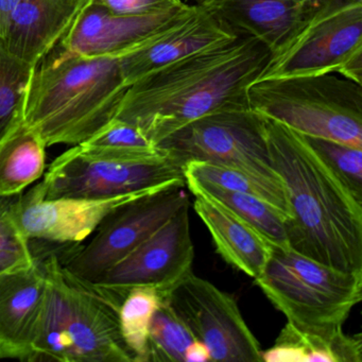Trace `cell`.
<instances>
[{
  "mask_svg": "<svg viewBox=\"0 0 362 362\" xmlns=\"http://www.w3.org/2000/svg\"><path fill=\"white\" fill-rule=\"evenodd\" d=\"M305 137L351 194L362 202V148L330 139Z\"/></svg>",
  "mask_w": 362,
  "mask_h": 362,
  "instance_id": "obj_28",
  "label": "cell"
},
{
  "mask_svg": "<svg viewBox=\"0 0 362 362\" xmlns=\"http://www.w3.org/2000/svg\"><path fill=\"white\" fill-rule=\"evenodd\" d=\"M194 209L213 239L218 254L237 270L259 277L274 245L226 205L202 192H194Z\"/></svg>",
  "mask_w": 362,
  "mask_h": 362,
  "instance_id": "obj_19",
  "label": "cell"
},
{
  "mask_svg": "<svg viewBox=\"0 0 362 362\" xmlns=\"http://www.w3.org/2000/svg\"><path fill=\"white\" fill-rule=\"evenodd\" d=\"M190 192H202L226 205L228 209L257 230L267 240L279 249H290L285 219L262 199L243 192L222 189L211 184L186 181Z\"/></svg>",
  "mask_w": 362,
  "mask_h": 362,
  "instance_id": "obj_23",
  "label": "cell"
},
{
  "mask_svg": "<svg viewBox=\"0 0 362 362\" xmlns=\"http://www.w3.org/2000/svg\"><path fill=\"white\" fill-rule=\"evenodd\" d=\"M362 59V4L311 21L258 80L341 74Z\"/></svg>",
  "mask_w": 362,
  "mask_h": 362,
  "instance_id": "obj_11",
  "label": "cell"
},
{
  "mask_svg": "<svg viewBox=\"0 0 362 362\" xmlns=\"http://www.w3.org/2000/svg\"><path fill=\"white\" fill-rule=\"evenodd\" d=\"M271 58L269 48L251 37L207 48L129 86L116 118L134 124L158 146L199 118L249 110L247 88Z\"/></svg>",
  "mask_w": 362,
  "mask_h": 362,
  "instance_id": "obj_1",
  "label": "cell"
},
{
  "mask_svg": "<svg viewBox=\"0 0 362 362\" xmlns=\"http://www.w3.org/2000/svg\"><path fill=\"white\" fill-rule=\"evenodd\" d=\"M47 146L37 131L21 120L0 141V196H18L41 179Z\"/></svg>",
  "mask_w": 362,
  "mask_h": 362,
  "instance_id": "obj_21",
  "label": "cell"
},
{
  "mask_svg": "<svg viewBox=\"0 0 362 362\" xmlns=\"http://www.w3.org/2000/svg\"><path fill=\"white\" fill-rule=\"evenodd\" d=\"M88 149L134 160H160L170 158L154 145L134 124L112 120L103 130L81 144Z\"/></svg>",
  "mask_w": 362,
  "mask_h": 362,
  "instance_id": "obj_26",
  "label": "cell"
},
{
  "mask_svg": "<svg viewBox=\"0 0 362 362\" xmlns=\"http://www.w3.org/2000/svg\"><path fill=\"white\" fill-rule=\"evenodd\" d=\"M185 185L184 164L175 158L128 160L77 145L58 156L30 192L41 199H100Z\"/></svg>",
  "mask_w": 362,
  "mask_h": 362,
  "instance_id": "obj_6",
  "label": "cell"
},
{
  "mask_svg": "<svg viewBox=\"0 0 362 362\" xmlns=\"http://www.w3.org/2000/svg\"><path fill=\"white\" fill-rule=\"evenodd\" d=\"M163 300L211 351V361L260 362L259 341L245 323L236 300L194 271Z\"/></svg>",
  "mask_w": 362,
  "mask_h": 362,
  "instance_id": "obj_9",
  "label": "cell"
},
{
  "mask_svg": "<svg viewBox=\"0 0 362 362\" xmlns=\"http://www.w3.org/2000/svg\"><path fill=\"white\" fill-rule=\"evenodd\" d=\"M211 361V351L209 347L201 342V341L194 339L189 346L187 347L184 356V362H207Z\"/></svg>",
  "mask_w": 362,
  "mask_h": 362,
  "instance_id": "obj_32",
  "label": "cell"
},
{
  "mask_svg": "<svg viewBox=\"0 0 362 362\" xmlns=\"http://www.w3.org/2000/svg\"><path fill=\"white\" fill-rule=\"evenodd\" d=\"M57 272L69 362H134L120 334L119 306L94 286L76 279L60 259Z\"/></svg>",
  "mask_w": 362,
  "mask_h": 362,
  "instance_id": "obj_12",
  "label": "cell"
},
{
  "mask_svg": "<svg viewBox=\"0 0 362 362\" xmlns=\"http://www.w3.org/2000/svg\"><path fill=\"white\" fill-rule=\"evenodd\" d=\"M86 5L88 0H23L1 40L12 54L35 66Z\"/></svg>",
  "mask_w": 362,
  "mask_h": 362,
  "instance_id": "obj_17",
  "label": "cell"
},
{
  "mask_svg": "<svg viewBox=\"0 0 362 362\" xmlns=\"http://www.w3.org/2000/svg\"><path fill=\"white\" fill-rule=\"evenodd\" d=\"M204 0L188 5L168 26L118 58L126 86L207 48L237 39Z\"/></svg>",
  "mask_w": 362,
  "mask_h": 362,
  "instance_id": "obj_13",
  "label": "cell"
},
{
  "mask_svg": "<svg viewBox=\"0 0 362 362\" xmlns=\"http://www.w3.org/2000/svg\"><path fill=\"white\" fill-rule=\"evenodd\" d=\"M162 302V296L156 288L135 287L127 292L120 303V334L134 362H147L150 325Z\"/></svg>",
  "mask_w": 362,
  "mask_h": 362,
  "instance_id": "obj_24",
  "label": "cell"
},
{
  "mask_svg": "<svg viewBox=\"0 0 362 362\" xmlns=\"http://www.w3.org/2000/svg\"><path fill=\"white\" fill-rule=\"evenodd\" d=\"M262 118L271 163L291 209L285 222L290 249L338 270L362 272L361 201L304 135Z\"/></svg>",
  "mask_w": 362,
  "mask_h": 362,
  "instance_id": "obj_2",
  "label": "cell"
},
{
  "mask_svg": "<svg viewBox=\"0 0 362 362\" xmlns=\"http://www.w3.org/2000/svg\"><path fill=\"white\" fill-rule=\"evenodd\" d=\"M128 86L116 57H84L57 44L35 66L24 119L46 146H77L112 120Z\"/></svg>",
  "mask_w": 362,
  "mask_h": 362,
  "instance_id": "obj_3",
  "label": "cell"
},
{
  "mask_svg": "<svg viewBox=\"0 0 362 362\" xmlns=\"http://www.w3.org/2000/svg\"><path fill=\"white\" fill-rule=\"evenodd\" d=\"M18 196H0V255L33 262L30 240L18 226L16 217V203Z\"/></svg>",
  "mask_w": 362,
  "mask_h": 362,
  "instance_id": "obj_29",
  "label": "cell"
},
{
  "mask_svg": "<svg viewBox=\"0 0 362 362\" xmlns=\"http://www.w3.org/2000/svg\"><path fill=\"white\" fill-rule=\"evenodd\" d=\"M156 192H134L100 199H41L29 190L27 194H21L16 200V221L28 240L80 243L90 238L101 222L118 207Z\"/></svg>",
  "mask_w": 362,
  "mask_h": 362,
  "instance_id": "obj_14",
  "label": "cell"
},
{
  "mask_svg": "<svg viewBox=\"0 0 362 362\" xmlns=\"http://www.w3.org/2000/svg\"><path fill=\"white\" fill-rule=\"evenodd\" d=\"M47 289L37 259L0 274V359L28 361Z\"/></svg>",
  "mask_w": 362,
  "mask_h": 362,
  "instance_id": "obj_16",
  "label": "cell"
},
{
  "mask_svg": "<svg viewBox=\"0 0 362 362\" xmlns=\"http://www.w3.org/2000/svg\"><path fill=\"white\" fill-rule=\"evenodd\" d=\"M23 0H0V39L5 35L12 16Z\"/></svg>",
  "mask_w": 362,
  "mask_h": 362,
  "instance_id": "obj_33",
  "label": "cell"
},
{
  "mask_svg": "<svg viewBox=\"0 0 362 362\" xmlns=\"http://www.w3.org/2000/svg\"><path fill=\"white\" fill-rule=\"evenodd\" d=\"M158 147L182 164L203 160L283 184L271 163L264 118L251 109L199 118L165 139Z\"/></svg>",
  "mask_w": 362,
  "mask_h": 362,
  "instance_id": "obj_7",
  "label": "cell"
},
{
  "mask_svg": "<svg viewBox=\"0 0 362 362\" xmlns=\"http://www.w3.org/2000/svg\"><path fill=\"white\" fill-rule=\"evenodd\" d=\"M298 3L302 7L308 24L311 21L323 18L343 8L362 4V0H298Z\"/></svg>",
  "mask_w": 362,
  "mask_h": 362,
  "instance_id": "obj_31",
  "label": "cell"
},
{
  "mask_svg": "<svg viewBox=\"0 0 362 362\" xmlns=\"http://www.w3.org/2000/svg\"><path fill=\"white\" fill-rule=\"evenodd\" d=\"M250 109L307 137L362 148V86L332 74L257 80Z\"/></svg>",
  "mask_w": 362,
  "mask_h": 362,
  "instance_id": "obj_4",
  "label": "cell"
},
{
  "mask_svg": "<svg viewBox=\"0 0 362 362\" xmlns=\"http://www.w3.org/2000/svg\"><path fill=\"white\" fill-rule=\"evenodd\" d=\"M289 323L306 329L342 327L362 298V272H346L291 249L274 247L254 279Z\"/></svg>",
  "mask_w": 362,
  "mask_h": 362,
  "instance_id": "obj_5",
  "label": "cell"
},
{
  "mask_svg": "<svg viewBox=\"0 0 362 362\" xmlns=\"http://www.w3.org/2000/svg\"><path fill=\"white\" fill-rule=\"evenodd\" d=\"M35 66L12 54L0 39V141L24 119Z\"/></svg>",
  "mask_w": 362,
  "mask_h": 362,
  "instance_id": "obj_25",
  "label": "cell"
},
{
  "mask_svg": "<svg viewBox=\"0 0 362 362\" xmlns=\"http://www.w3.org/2000/svg\"><path fill=\"white\" fill-rule=\"evenodd\" d=\"M37 259V258H35ZM27 262V260L20 259V258L9 257V256L0 255V274L6 271L12 270L18 267L24 266V264H31L35 262Z\"/></svg>",
  "mask_w": 362,
  "mask_h": 362,
  "instance_id": "obj_34",
  "label": "cell"
},
{
  "mask_svg": "<svg viewBox=\"0 0 362 362\" xmlns=\"http://www.w3.org/2000/svg\"><path fill=\"white\" fill-rule=\"evenodd\" d=\"M194 1H198V3H201V1H202V0H194Z\"/></svg>",
  "mask_w": 362,
  "mask_h": 362,
  "instance_id": "obj_35",
  "label": "cell"
},
{
  "mask_svg": "<svg viewBox=\"0 0 362 362\" xmlns=\"http://www.w3.org/2000/svg\"><path fill=\"white\" fill-rule=\"evenodd\" d=\"M184 175L186 181L211 184L222 189L243 192L262 199L281 214L285 222L291 217L287 192L283 184L264 181L237 169L203 160L186 162Z\"/></svg>",
  "mask_w": 362,
  "mask_h": 362,
  "instance_id": "obj_22",
  "label": "cell"
},
{
  "mask_svg": "<svg viewBox=\"0 0 362 362\" xmlns=\"http://www.w3.org/2000/svg\"><path fill=\"white\" fill-rule=\"evenodd\" d=\"M194 259L188 203L92 286L118 305L135 287L156 288L164 298L192 272Z\"/></svg>",
  "mask_w": 362,
  "mask_h": 362,
  "instance_id": "obj_10",
  "label": "cell"
},
{
  "mask_svg": "<svg viewBox=\"0 0 362 362\" xmlns=\"http://www.w3.org/2000/svg\"><path fill=\"white\" fill-rule=\"evenodd\" d=\"M239 37L259 40L272 52H283L306 26L298 0H204Z\"/></svg>",
  "mask_w": 362,
  "mask_h": 362,
  "instance_id": "obj_18",
  "label": "cell"
},
{
  "mask_svg": "<svg viewBox=\"0 0 362 362\" xmlns=\"http://www.w3.org/2000/svg\"><path fill=\"white\" fill-rule=\"evenodd\" d=\"M267 362H361V334L349 336L342 327L306 329L287 322L268 351Z\"/></svg>",
  "mask_w": 362,
  "mask_h": 362,
  "instance_id": "obj_20",
  "label": "cell"
},
{
  "mask_svg": "<svg viewBox=\"0 0 362 362\" xmlns=\"http://www.w3.org/2000/svg\"><path fill=\"white\" fill-rule=\"evenodd\" d=\"M150 16H119L90 3L59 43L84 57L119 58L168 26L187 8Z\"/></svg>",
  "mask_w": 362,
  "mask_h": 362,
  "instance_id": "obj_15",
  "label": "cell"
},
{
  "mask_svg": "<svg viewBox=\"0 0 362 362\" xmlns=\"http://www.w3.org/2000/svg\"><path fill=\"white\" fill-rule=\"evenodd\" d=\"M119 16H150L180 9L183 0H88Z\"/></svg>",
  "mask_w": 362,
  "mask_h": 362,
  "instance_id": "obj_30",
  "label": "cell"
},
{
  "mask_svg": "<svg viewBox=\"0 0 362 362\" xmlns=\"http://www.w3.org/2000/svg\"><path fill=\"white\" fill-rule=\"evenodd\" d=\"M194 340L187 326L163 300L150 325L147 362H184L186 349Z\"/></svg>",
  "mask_w": 362,
  "mask_h": 362,
  "instance_id": "obj_27",
  "label": "cell"
},
{
  "mask_svg": "<svg viewBox=\"0 0 362 362\" xmlns=\"http://www.w3.org/2000/svg\"><path fill=\"white\" fill-rule=\"evenodd\" d=\"M183 188L160 190L118 207L101 222L88 245L80 247L63 266L79 281L90 285L96 283L189 203Z\"/></svg>",
  "mask_w": 362,
  "mask_h": 362,
  "instance_id": "obj_8",
  "label": "cell"
}]
</instances>
